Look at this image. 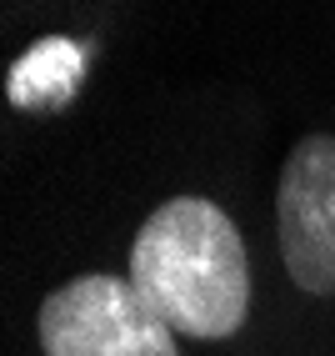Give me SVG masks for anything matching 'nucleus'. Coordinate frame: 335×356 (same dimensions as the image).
<instances>
[{
	"label": "nucleus",
	"instance_id": "1",
	"mask_svg": "<svg viewBox=\"0 0 335 356\" xmlns=\"http://www.w3.org/2000/svg\"><path fill=\"white\" fill-rule=\"evenodd\" d=\"M130 286L190 341H230L250 321L246 241L205 196H175L146 216L130 246Z\"/></svg>",
	"mask_w": 335,
	"mask_h": 356
},
{
	"label": "nucleus",
	"instance_id": "2",
	"mask_svg": "<svg viewBox=\"0 0 335 356\" xmlns=\"http://www.w3.org/2000/svg\"><path fill=\"white\" fill-rule=\"evenodd\" d=\"M40 356H180V337L165 326L130 276L85 271L40 301Z\"/></svg>",
	"mask_w": 335,
	"mask_h": 356
},
{
	"label": "nucleus",
	"instance_id": "3",
	"mask_svg": "<svg viewBox=\"0 0 335 356\" xmlns=\"http://www.w3.org/2000/svg\"><path fill=\"white\" fill-rule=\"evenodd\" d=\"M285 271L305 296H335V136L295 140L275 186Z\"/></svg>",
	"mask_w": 335,
	"mask_h": 356
}]
</instances>
